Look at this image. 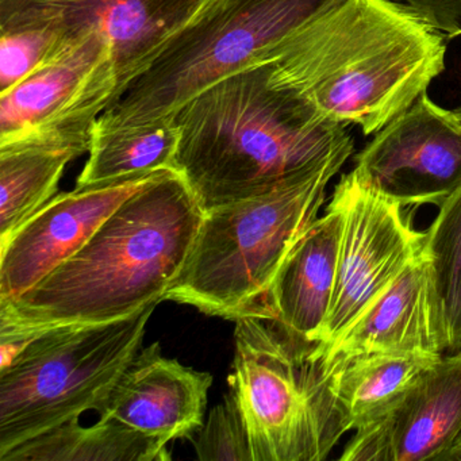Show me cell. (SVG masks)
<instances>
[{
    "instance_id": "6da1fadb",
    "label": "cell",
    "mask_w": 461,
    "mask_h": 461,
    "mask_svg": "<svg viewBox=\"0 0 461 461\" xmlns=\"http://www.w3.org/2000/svg\"><path fill=\"white\" fill-rule=\"evenodd\" d=\"M204 215L185 177L166 169L41 282L0 302L2 356L13 357L29 339L50 329L113 322L166 301Z\"/></svg>"
},
{
    "instance_id": "7a4b0ae2",
    "label": "cell",
    "mask_w": 461,
    "mask_h": 461,
    "mask_svg": "<svg viewBox=\"0 0 461 461\" xmlns=\"http://www.w3.org/2000/svg\"><path fill=\"white\" fill-rule=\"evenodd\" d=\"M442 32L399 0H337L269 56V85L318 122L382 131L444 72Z\"/></svg>"
},
{
    "instance_id": "3957f363",
    "label": "cell",
    "mask_w": 461,
    "mask_h": 461,
    "mask_svg": "<svg viewBox=\"0 0 461 461\" xmlns=\"http://www.w3.org/2000/svg\"><path fill=\"white\" fill-rule=\"evenodd\" d=\"M264 63L221 79L175 115L180 131L175 169L204 212L274 190L342 148L347 128L312 120L269 85Z\"/></svg>"
},
{
    "instance_id": "277c9868",
    "label": "cell",
    "mask_w": 461,
    "mask_h": 461,
    "mask_svg": "<svg viewBox=\"0 0 461 461\" xmlns=\"http://www.w3.org/2000/svg\"><path fill=\"white\" fill-rule=\"evenodd\" d=\"M353 152L355 145L342 148L268 193L206 212L166 301L230 321L269 318L267 301L280 268L317 220L329 183Z\"/></svg>"
},
{
    "instance_id": "5b68a950",
    "label": "cell",
    "mask_w": 461,
    "mask_h": 461,
    "mask_svg": "<svg viewBox=\"0 0 461 461\" xmlns=\"http://www.w3.org/2000/svg\"><path fill=\"white\" fill-rule=\"evenodd\" d=\"M234 322L225 398L241 418L253 461L326 460L349 430L322 350L291 339L272 318Z\"/></svg>"
},
{
    "instance_id": "8992f818",
    "label": "cell",
    "mask_w": 461,
    "mask_h": 461,
    "mask_svg": "<svg viewBox=\"0 0 461 461\" xmlns=\"http://www.w3.org/2000/svg\"><path fill=\"white\" fill-rule=\"evenodd\" d=\"M337 0H209L99 117L96 128L174 120L221 79L268 63L271 53Z\"/></svg>"
},
{
    "instance_id": "52a82bcc",
    "label": "cell",
    "mask_w": 461,
    "mask_h": 461,
    "mask_svg": "<svg viewBox=\"0 0 461 461\" xmlns=\"http://www.w3.org/2000/svg\"><path fill=\"white\" fill-rule=\"evenodd\" d=\"M158 304L113 322L61 326L29 339L0 368V457L98 410L141 349Z\"/></svg>"
},
{
    "instance_id": "ba28073f",
    "label": "cell",
    "mask_w": 461,
    "mask_h": 461,
    "mask_svg": "<svg viewBox=\"0 0 461 461\" xmlns=\"http://www.w3.org/2000/svg\"><path fill=\"white\" fill-rule=\"evenodd\" d=\"M114 42L86 34L55 63L0 95V149L44 147L90 152L94 128L117 95Z\"/></svg>"
},
{
    "instance_id": "9c48e42d",
    "label": "cell",
    "mask_w": 461,
    "mask_h": 461,
    "mask_svg": "<svg viewBox=\"0 0 461 461\" xmlns=\"http://www.w3.org/2000/svg\"><path fill=\"white\" fill-rule=\"evenodd\" d=\"M342 210L336 288L318 347L336 344L422 250L425 231L398 202L375 190L355 168L334 187Z\"/></svg>"
},
{
    "instance_id": "30bf717a",
    "label": "cell",
    "mask_w": 461,
    "mask_h": 461,
    "mask_svg": "<svg viewBox=\"0 0 461 461\" xmlns=\"http://www.w3.org/2000/svg\"><path fill=\"white\" fill-rule=\"evenodd\" d=\"M209 0H0V33L45 29L66 39L99 32L114 42L117 101ZM112 102V104H113Z\"/></svg>"
},
{
    "instance_id": "8fae6325",
    "label": "cell",
    "mask_w": 461,
    "mask_h": 461,
    "mask_svg": "<svg viewBox=\"0 0 461 461\" xmlns=\"http://www.w3.org/2000/svg\"><path fill=\"white\" fill-rule=\"evenodd\" d=\"M355 164L368 185L404 209L439 206L461 185V121L425 93L375 134Z\"/></svg>"
},
{
    "instance_id": "7c38bea8",
    "label": "cell",
    "mask_w": 461,
    "mask_h": 461,
    "mask_svg": "<svg viewBox=\"0 0 461 461\" xmlns=\"http://www.w3.org/2000/svg\"><path fill=\"white\" fill-rule=\"evenodd\" d=\"M166 169L60 194L0 244V302L12 301L68 260L129 198Z\"/></svg>"
},
{
    "instance_id": "4fadbf2b",
    "label": "cell",
    "mask_w": 461,
    "mask_h": 461,
    "mask_svg": "<svg viewBox=\"0 0 461 461\" xmlns=\"http://www.w3.org/2000/svg\"><path fill=\"white\" fill-rule=\"evenodd\" d=\"M461 431V350L442 356L384 414L356 429L341 461H439Z\"/></svg>"
},
{
    "instance_id": "5bb4252c",
    "label": "cell",
    "mask_w": 461,
    "mask_h": 461,
    "mask_svg": "<svg viewBox=\"0 0 461 461\" xmlns=\"http://www.w3.org/2000/svg\"><path fill=\"white\" fill-rule=\"evenodd\" d=\"M212 376L166 357L160 344L141 348L96 411L163 444L193 438L204 422Z\"/></svg>"
},
{
    "instance_id": "9a60e30c",
    "label": "cell",
    "mask_w": 461,
    "mask_h": 461,
    "mask_svg": "<svg viewBox=\"0 0 461 461\" xmlns=\"http://www.w3.org/2000/svg\"><path fill=\"white\" fill-rule=\"evenodd\" d=\"M447 336L423 250L323 353L329 368L369 355H442Z\"/></svg>"
},
{
    "instance_id": "2e32d148",
    "label": "cell",
    "mask_w": 461,
    "mask_h": 461,
    "mask_svg": "<svg viewBox=\"0 0 461 461\" xmlns=\"http://www.w3.org/2000/svg\"><path fill=\"white\" fill-rule=\"evenodd\" d=\"M342 210L331 195L325 214L314 221L283 264L269 291V320L291 337L321 344L336 288Z\"/></svg>"
},
{
    "instance_id": "e0dca14e",
    "label": "cell",
    "mask_w": 461,
    "mask_h": 461,
    "mask_svg": "<svg viewBox=\"0 0 461 461\" xmlns=\"http://www.w3.org/2000/svg\"><path fill=\"white\" fill-rule=\"evenodd\" d=\"M442 355H369L334 368L333 391L348 430L384 414Z\"/></svg>"
},
{
    "instance_id": "ac0fdd59",
    "label": "cell",
    "mask_w": 461,
    "mask_h": 461,
    "mask_svg": "<svg viewBox=\"0 0 461 461\" xmlns=\"http://www.w3.org/2000/svg\"><path fill=\"white\" fill-rule=\"evenodd\" d=\"M167 445L122 423L99 418L95 425L79 420L28 439L0 461H167Z\"/></svg>"
},
{
    "instance_id": "d6986e66",
    "label": "cell",
    "mask_w": 461,
    "mask_h": 461,
    "mask_svg": "<svg viewBox=\"0 0 461 461\" xmlns=\"http://www.w3.org/2000/svg\"><path fill=\"white\" fill-rule=\"evenodd\" d=\"M180 131L175 121L126 126L94 128L90 158L77 187L101 185L158 169H175Z\"/></svg>"
},
{
    "instance_id": "ffe728a7",
    "label": "cell",
    "mask_w": 461,
    "mask_h": 461,
    "mask_svg": "<svg viewBox=\"0 0 461 461\" xmlns=\"http://www.w3.org/2000/svg\"><path fill=\"white\" fill-rule=\"evenodd\" d=\"M71 150L44 147L0 149V244L52 201Z\"/></svg>"
},
{
    "instance_id": "44dd1931",
    "label": "cell",
    "mask_w": 461,
    "mask_h": 461,
    "mask_svg": "<svg viewBox=\"0 0 461 461\" xmlns=\"http://www.w3.org/2000/svg\"><path fill=\"white\" fill-rule=\"evenodd\" d=\"M438 207L425 231L422 250L444 323L447 350L453 353L461 350V185Z\"/></svg>"
},
{
    "instance_id": "7402d4cb",
    "label": "cell",
    "mask_w": 461,
    "mask_h": 461,
    "mask_svg": "<svg viewBox=\"0 0 461 461\" xmlns=\"http://www.w3.org/2000/svg\"><path fill=\"white\" fill-rule=\"evenodd\" d=\"M82 39V37H80ZM80 39H66L45 29L0 33V88L2 93L55 63Z\"/></svg>"
},
{
    "instance_id": "603a6c76",
    "label": "cell",
    "mask_w": 461,
    "mask_h": 461,
    "mask_svg": "<svg viewBox=\"0 0 461 461\" xmlns=\"http://www.w3.org/2000/svg\"><path fill=\"white\" fill-rule=\"evenodd\" d=\"M191 441L201 461H253L241 418L226 398L212 407Z\"/></svg>"
},
{
    "instance_id": "cb8c5ba5",
    "label": "cell",
    "mask_w": 461,
    "mask_h": 461,
    "mask_svg": "<svg viewBox=\"0 0 461 461\" xmlns=\"http://www.w3.org/2000/svg\"><path fill=\"white\" fill-rule=\"evenodd\" d=\"M449 39L461 37V0H399Z\"/></svg>"
},
{
    "instance_id": "d4e9b609",
    "label": "cell",
    "mask_w": 461,
    "mask_h": 461,
    "mask_svg": "<svg viewBox=\"0 0 461 461\" xmlns=\"http://www.w3.org/2000/svg\"><path fill=\"white\" fill-rule=\"evenodd\" d=\"M439 461H461V431L449 449L441 456Z\"/></svg>"
},
{
    "instance_id": "484cf974",
    "label": "cell",
    "mask_w": 461,
    "mask_h": 461,
    "mask_svg": "<svg viewBox=\"0 0 461 461\" xmlns=\"http://www.w3.org/2000/svg\"><path fill=\"white\" fill-rule=\"evenodd\" d=\"M456 115H457L458 120L461 121V107H458L457 110H455Z\"/></svg>"
}]
</instances>
